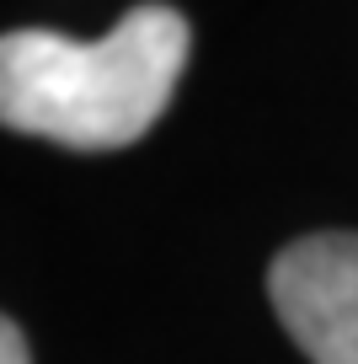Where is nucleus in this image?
<instances>
[{
  "label": "nucleus",
  "mask_w": 358,
  "mask_h": 364,
  "mask_svg": "<svg viewBox=\"0 0 358 364\" xmlns=\"http://www.w3.org/2000/svg\"><path fill=\"white\" fill-rule=\"evenodd\" d=\"M188 48L177 6H134L97 43L48 27L0 33V124L70 150L134 145L161 124Z\"/></svg>",
  "instance_id": "f257e3e1"
},
{
  "label": "nucleus",
  "mask_w": 358,
  "mask_h": 364,
  "mask_svg": "<svg viewBox=\"0 0 358 364\" xmlns=\"http://www.w3.org/2000/svg\"><path fill=\"white\" fill-rule=\"evenodd\" d=\"M268 295L310 364H358V230H315L283 247Z\"/></svg>",
  "instance_id": "f03ea898"
},
{
  "label": "nucleus",
  "mask_w": 358,
  "mask_h": 364,
  "mask_svg": "<svg viewBox=\"0 0 358 364\" xmlns=\"http://www.w3.org/2000/svg\"><path fill=\"white\" fill-rule=\"evenodd\" d=\"M0 364H33L27 338H22V327H16L11 316H0Z\"/></svg>",
  "instance_id": "7ed1b4c3"
}]
</instances>
